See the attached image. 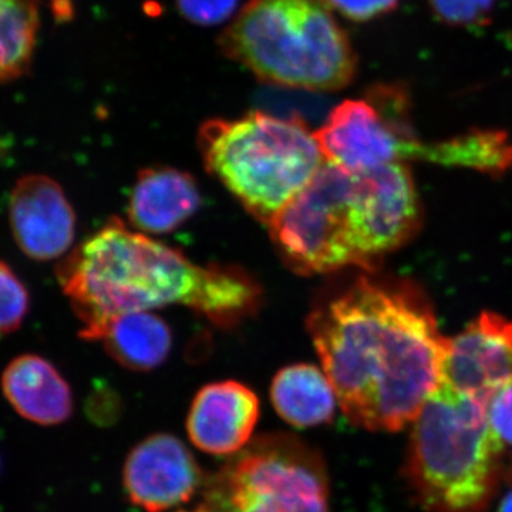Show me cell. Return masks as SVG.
I'll list each match as a JSON object with an SVG mask.
<instances>
[{
    "label": "cell",
    "instance_id": "cell-1",
    "mask_svg": "<svg viewBox=\"0 0 512 512\" xmlns=\"http://www.w3.org/2000/svg\"><path fill=\"white\" fill-rule=\"evenodd\" d=\"M308 329L339 406L362 429L402 430L443 384L448 340L416 286L357 279Z\"/></svg>",
    "mask_w": 512,
    "mask_h": 512
},
{
    "label": "cell",
    "instance_id": "cell-2",
    "mask_svg": "<svg viewBox=\"0 0 512 512\" xmlns=\"http://www.w3.org/2000/svg\"><path fill=\"white\" fill-rule=\"evenodd\" d=\"M77 318L80 338L130 312L184 305L221 328L258 311L262 289L237 266L194 264L177 249L111 218L57 266Z\"/></svg>",
    "mask_w": 512,
    "mask_h": 512
},
{
    "label": "cell",
    "instance_id": "cell-3",
    "mask_svg": "<svg viewBox=\"0 0 512 512\" xmlns=\"http://www.w3.org/2000/svg\"><path fill=\"white\" fill-rule=\"evenodd\" d=\"M487 404L443 383L413 421L404 478L426 512H485L505 474Z\"/></svg>",
    "mask_w": 512,
    "mask_h": 512
},
{
    "label": "cell",
    "instance_id": "cell-4",
    "mask_svg": "<svg viewBox=\"0 0 512 512\" xmlns=\"http://www.w3.org/2000/svg\"><path fill=\"white\" fill-rule=\"evenodd\" d=\"M220 45L258 79L289 89L335 92L356 73L352 43L322 0H249Z\"/></svg>",
    "mask_w": 512,
    "mask_h": 512
},
{
    "label": "cell",
    "instance_id": "cell-5",
    "mask_svg": "<svg viewBox=\"0 0 512 512\" xmlns=\"http://www.w3.org/2000/svg\"><path fill=\"white\" fill-rule=\"evenodd\" d=\"M198 147L208 173L266 225L312 183L326 161L303 121L261 111L207 121Z\"/></svg>",
    "mask_w": 512,
    "mask_h": 512
},
{
    "label": "cell",
    "instance_id": "cell-6",
    "mask_svg": "<svg viewBox=\"0 0 512 512\" xmlns=\"http://www.w3.org/2000/svg\"><path fill=\"white\" fill-rule=\"evenodd\" d=\"M177 512H330L325 460L295 434H262L205 478L194 507Z\"/></svg>",
    "mask_w": 512,
    "mask_h": 512
},
{
    "label": "cell",
    "instance_id": "cell-7",
    "mask_svg": "<svg viewBox=\"0 0 512 512\" xmlns=\"http://www.w3.org/2000/svg\"><path fill=\"white\" fill-rule=\"evenodd\" d=\"M356 174L325 161L319 173L269 222L272 242L296 274L365 268L355 241L352 205Z\"/></svg>",
    "mask_w": 512,
    "mask_h": 512
},
{
    "label": "cell",
    "instance_id": "cell-8",
    "mask_svg": "<svg viewBox=\"0 0 512 512\" xmlns=\"http://www.w3.org/2000/svg\"><path fill=\"white\" fill-rule=\"evenodd\" d=\"M315 137L325 160L352 174L417 158L421 147L407 119L406 100L387 89L377 90L373 103L343 101Z\"/></svg>",
    "mask_w": 512,
    "mask_h": 512
},
{
    "label": "cell",
    "instance_id": "cell-9",
    "mask_svg": "<svg viewBox=\"0 0 512 512\" xmlns=\"http://www.w3.org/2000/svg\"><path fill=\"white\" fill-rule=\"evenodd\" d=\"M352 217L365 268L377 256L409 241L420 224V205L409 168L390 163L356 174Z\"/></svg>",
    "mask_w": 512,
    "mask_h": 512
},
{
    "label": "cell",
    "instance_id": "cell-10",
    "mask_svg": "<svg viewBox=\"0 0 512 512\" xmlns=\"http://www.w3.org/2000/svg\"><path fill=\"white\" fill-rule=\"evenodd\" d=\"M205 476L190 448L173 434L157 433L128 453L123 485L130 503L147 512H165L188 504Z\"/></svg>",
    "mask_w": 512,
    "mask_h": 512
},
{
    "label": "cell",
    "instance_id": "cell-11",
    "mask_svg": "<svg viewBox=\"0 0 512 512\" xmlns=\"http://www.w3.org/2000/svg\"><path fill=\"white\" fill-rule=\"evenodd\" d=\"M9 222L20 251L37 262L66 254L76 235L72 204L60 184L43 174L16 181L9 197Z\"/></svg>",
    "mask_w": 512,
    "mask_h": 512
},
{
    "label": "cell",
    "instance_id": "cell-12",
    "mask_svg": "<svg viewBox=\"0 0 512 512\" xmlns=\"http://www.w3.org/2000/svg\"><path fill=\"white\" fill-rule=\"evenodd\" d=\"M512 380V320L484 312L448 340L443 383L487 404Z\"/></svg>",
    "mask_w": 512,
    "mask_h": 512
},
{
    "label": "cell",
    "instance_id": "cell-13",
    "mask_svg": "<svg viewBox=\"0 0 512 512\" xmlns=\"http://www.w3.org/2000/svg\"><path fill=\"white\" fill-rule=\"evenodd\" d=\"M259 399L237 380L202 387L192 400L187 417L191 443L210 456H234L251 443L259 420Z\"/></svg>",
    "mask_w": 512,
    "mask_h": 512
},
{
    "label": "cell",
    "instance_id": "cell-14",
    "mask_svg": "<svg viewBox=\"0 0 512 512\" xmlns=\"http://www.w3.org/2000/svg\"><path fill=\"white\" fill-rule=\"evenodd\" d=\"M201 207V192L191 174L171 167L140 171L130 200V224L146 234H168L190 220Z\"/></svg>",
    "mask_w": 512,
    "mask_h": 512
},
{
    "label": "cell",
    "instance_id": "cell-15",
    "mask_svg": "<svg viewBox=\"0 0 512 512\" xmlns=\"http://www.w3.org/2000/svg\"><path fill=\"white\" fill-rule=\"evenodd\" d=\"M3 396L23 419L57 426L72 417L73 392L53 363L39 355H20L3 370Z\"/></svg>",
    "mask_w": 512,
    "mask_h": 512
},
{
    "label": "cell",
    "instance_id": "cell-16",
    "mask_svg": "<svg viewBox=\"0 0 512 512\" xmlns=\"http://www.w3.org/2000/svg\"><path fill=\"white\" fill-rule=\"evenodd\" d=\"M84 339L101 342L120 366L134 372H150L163 365L173 346L170 326L150 312L111 318Z\"/></svg>",
    "mask_w": 512,
    "mask_h": 512
},
{
    "label": "cell",
    "instance_id": "cell-17",
    "mask_svg": "<svg viewBox=\"0 0 512 512\" xmlns=\"http://www.w3.org/2000/svg\"><path fill=\"white\" fill-rule=\"evenodd\" d=\"M271 402L286 423L296 429H308L333 420L338 396L319 367L296 363L276 373L271 384Z\"/></svg>",
    "mask_w": 512,
    "mask_h": 512
},
{
    "label": "cell",
    "instance_id": "cell-18",
    "mask_svg": "<svg viewBox=\"0 0 512 512\" xmlns=\"http://www.w3.org/2000/svg\"><path fill=\"white\" fill-rule=\"evenodd\" d=\"M417 158L500 174L512 168V144L501 131L474 130L451 140L421 146Z\"/></svg>",
    "mask_w": 512,
    "mask_h": 512
},
{
    "label": "cell",
    "instance_id": "cell-19",
    "mask_svg": "<svg viewBox=\"0 0 512 512\" xmlns=\"http://www.w3.org/2000/svg\"><path fill=\"white\" fill-rule=\"evenodd\" d=\"M40 28V0H0V83L29 72Z\"/></svg>",
    "mask_w": 512,
    "mask_h": 512
},
{
    "label": "cell",
    "instance_id": "cell-20",
    "mask_svg": "<svg viewBox=\"0 0 512 512\" xmlns=\"http://www.w3.org/2000/svg\"><path fill=\"white\" fill-rule=\"evenodd\" d=\"M30 309V295L12 266L0 259V336L16 332Z\"/></svg>",
    "mask_w": 512,
    "mask_h": 512
},
{
    "label": "cell",
    "instance_id": "cell-21",
    "mask_svg": "<svg viewBox=\"0 0 512 512\" xmlns=\"http://www.w3.org/2000/svg\"><path fill=\"white\" fill-rule=\"evenodd\" d=\"M495 0H430L437 18L460 28H480L490 20Z\"/></svg>",
    "mask_w": 512,
    "mask_h": 512
},
{
    "label": "cell",
    "instance_id": "cell-22",
    "mask_svg": "<svg viewBox=\"0 0 512 512\" xmlns=\"http://www.w3.org/2000/svg\"><path fill=\"white\" fill-rule=\"evenodd\" d=\"M239 0H177L185 19L197 25H220L234 15Z\"/></svg>",
    "mask_w": 512,
    "mask_h": 512
},
{
    "label": "cell",
    "instance_id": "cell-23",
    "mask_svg": "<svg viewBox=\"0 0 512 512\" xmlns=\"http://www.w3.org/2000/svg\"><path fill=\"white\" fill-rule=\"evenodd\" d=\"M485 409L495 434L504 444L512 446V380L491 394Z\"/></svg>",
    "mask_w": 512,
    "mask_h": 512
},
{
    "label": "cell",
    "instance_id": "cell-24",
    "mask_svg": "<svg viewBox=\"0 0 512 512\" xmlns=\"http://www.w3.org/2000/svg\"><path fill=\"white\" fill-rule=\"evenodd\" d=\"M329 9L338 10L355 22L379 18L396 9L399 0H322Z\"/></svg>",
    "mask_w": 512,
    "mask_h": 512
},
{
    "label": "cell",
    "instance_id": "cell-25",
    "mask_svg": "<svg viewBox=\"0 0 512 512\" xmlns=\"http://www.w3.org/2000/svg\"><path fill=\"white\" fill-rule=\"evenodd\" d=\"M504 477L510 481L511 487L510 490L504 494L500 508H498V512H512V467L505 468Z\"/></svg>",
    "mask_w": 512,
    "mask_h": 512
}]
</instances>
